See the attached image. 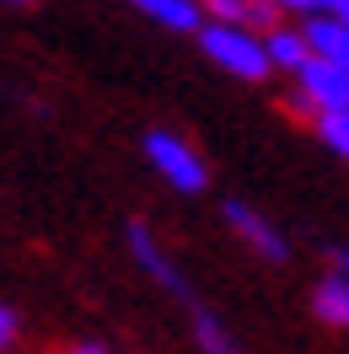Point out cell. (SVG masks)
Listing matches in <instances>:
<instances>
[{
    "label": "cell",
    "mask_w": 349,
    "mask_h": 354,
    "mask_svg": "<svg viewBox=\"0 0 349 354\" xmlns=\"http://www.w3.org/2000/svg\"><path fill=\"white\" fill-rule=\"evenodd\" d=\"M145 161H151L156 177H161L167 188H177V194H204V188H210L204 156H199L177 129H151L145 134Z\"/></svg>",
    "instance_id": "2"
},
{
    "label": "cell",
    "mask_w": 349,
    "mask_h": 354,
    "mask_svg": "<svg viewBox=\"0 0 349 354\" xmlns=\"http://www.w3.org/2000/svg\"><path fill=\"white\" fill-rule=\"evenodd\" d=\"M17 333H22V322H17V306H6V301H0V354L17 349Z\"/></svg>",
    "instance_id": "13"
},
{
    "label": "cell",
    "mask_w": 349,
    "mask_h": 354,
    "mask_svg": "<svg viewBox=\"0 0 349 354\" xmlns=\"http://www.w3.org/2000/svg\"><path fill=\"white\" fill-rule=\"evenodd\" d=\"M296 91L312 102V113H344L349 108V70L323 59V54H306V65L296 70Z\"/></svg>",
    "instance_id": "3"
},
{
    "label": "cell",
    "mask_w": 349,
    "mask_h": 354,
    "mask_svg": "<svg viewBox=\"0 0 349 354\" xmlns=\"http://www.w3.org/2000/svg\"><path fill=\"white\" fill-rule=\"evenodd\" d=\"M312 317L323 322V328H339L349 333V274H328V279H317V290H312Z\"/></svg>",
    "instance_id": "7"
},
{
    "label": "cell",
    "mask_w": 349,
    "mask_h": 354,
    "mask_svg": "<svg viewBox=\"0 0 349 354\" xmlns=\"http://www.w3.org/2000/svg\"><path fill=\"white\" fill-rule=\"evenodd\" d=\"M301 27H306L312 54H323V59L349 70V22H339L333 11H312V17H301Z\"/></svg>",
    "instance_id": "6"
},
{
    "label": "cell",
    "mask_w": 349,
    "mask_h": 354,
    "mask_svg": "<svg viewBox=\"0 0 349 354\" xmlns=\"http://www.w3.org/2000/svg\"><path fill=\"white\" fill-rule=\"evenodd\" d=\"M220 215H226V225L258 252L263 263H290V242H285V231H274V221H263L247 199H226V204H220Z\"/></svg>",
    "instance_id": "4"
},
{
    "label": "cell",
    "mask_w": 349,
    "mask_h": 354,
    "mask_svg": "<svg viewBox=\"0 0 349 354\" xmlns=\"http://www.w3.org/2000/svg\"><path fill=\"white\" fill-rule=\"evenodd\" d=\"M317 134H323V145L339 161H349V108L344 113H317Z\"/></svg>",
    "instance_id": "12"
},
{
    "label": "cell",
    "mask_w": 349,
    "mask_h": 354,
    "mask_svg": "<svg viewBox=\"0 0 349 354\" xmlns=\"http://www.w3.org/2000/svg\"><path fill=\"white\" fill-rule=\"evenodd\" d=\"M317 11H333L339 22H349V0H317Z\"/></svg>",
    "instance_id": "15"
},
{
    "label": "cell",
    "mask_w": 349,
    "mask_h": 354,
    "mask_svg": "<svg viewBox=\"0 0 349 354\" xmlns=\"http://www.w3.org/2000/svg\"><path fill=\"white\" fill-rule=\"evenodd\" d=\"M274 6H280L285 17H312L317 11V0H274Z\"/></svg>",
    "instance_id": "14"
},
{
    "label": "cell",
    "mask_w": 349,
    "mask_h": 354,
    "mask_svg": "<svg viewBox=\"0 0 349 354\" xmlns=\"http://www.w3.org/2000/svg\"><path fill=\"white\" fill-rule=\"evenodd\" d=\"M134 6L167 32H199L204 27V0H134Z\"/></svg>",
    "instance_id": "10"
},
{
    "label": "cell",
    "mask_w": 349,
    "mask_h": 354,
    "mask_svg": "<svg viewBox=\"0 0 349 354\" xmlns=\"http://www.w3.org/2000/svg\"><path fill=\"white\" fill-rule=\"evenodd\" d=\"M204 59L220 65L237 81H269L274 75V59H269V44H263V27H242V22H215L204 17V27L194 32Z\"/></svg>",
    "instance_id": "1"
},
{
    "label": "cell",
    "mask_w": 349,
    "mask_h": 354,
    "mask_svg": "<svg viewBox=\"0 0 349 354\" xmlns=\"http://www.w3.org/2000/svg\"><path fill=\"white\" fill-rule=\"evenodd\" d=\"M194 344H199L204 354H242L237 338L226 333V322H220L215 311H204L199 301H194Z\"/></svg>",
    "instance_id": "11"
},
{
    "label": "cell",
    "mask_w": 349,
    "mask_h": 354,
    "mask_svg": "<svg viewBox=\"0 0 349 354\" xmlns=\"http://www.w3.org/2000/svg\"><path fill=\"white\" fill-rule=\"evenodd\" d=\"M263 44H269L274 70H285V75H296V70L306 65V54H312V44H306V27H285V22L269 27V32H263Z\"/></svg>",
    "instance_id": "9"
},
{
    "label": "cell",
    "mask_w": 349,
    "mask_h": 354,
    "mask_svg": "<svg viewBox=\"0 0 349 354\" xmlns=\"http://www.w3.org/2000/svg\"><path fill=\"white\" fill-rule=\"evenodd\" d=\"M0 6H38V0H0Z\"/></svg>",
    "instance_id": "18"
},
{
    "label": "cell",
    "mask_w": 349,
    "mask_h": 354,
    "mask_svg": "<svg viewBox=\"0 0 349 354\" xmlns=\"http://www.w3.org/2000/svg\"><path fill=\"white\" fill-rule=\"evenodd\" d=\"M70 354H102V349H97V344H81V349H70Z\"/></svg>",
    "instance_id": "17"
},
{
    "label": "cell",
    "mask_w": 349,
    "mask_h": 354,
    "mask_svg": "<svg viewBox=\"0 0 349 354\" xmlns=\"http://www.w3.org/2000/svg\"><path fill=\"white\" fill-rule=\"evenodd\" d=\"M328 263L339 268V274H349V247H333V252H328Z\"/></svg>",
    "instance_id": "16"
},
{
    "label": "cell",
    "mask_w": 349,
    "mask_h": 354,
    "mask_svg": "<svg viewBox=\"0 0 349 354\" xmlns=\"http://www.w3.org/2000/svg\"><path fill=\"white\" fill-rule=\"evenodd\" d=\"M204 17H215V22H242V27H269L280 22L285 11L274 0H204Z\"/></svg>",
    "instance_id": "8"
},
{
    "label": "cell",
    "mask_w": 349,
    "mask_h": 354,
    "mask_svg": "<svg viewBox=\"0 0 349 354\" xmlns=\"http://www.w3.org/2000/svg\"><path fill=\"white\" fill-rule=\"evenodd\" d=\"M124 242H129L134 263L145 268V274H151V279L167 290V295H177V301H188V306H194V290H188V279H183V274L172 268V258L161 252V242H156V231H151V225H145V221H129Z\"/></svg>",
    "instance_id": "5"
}]
</instances>
